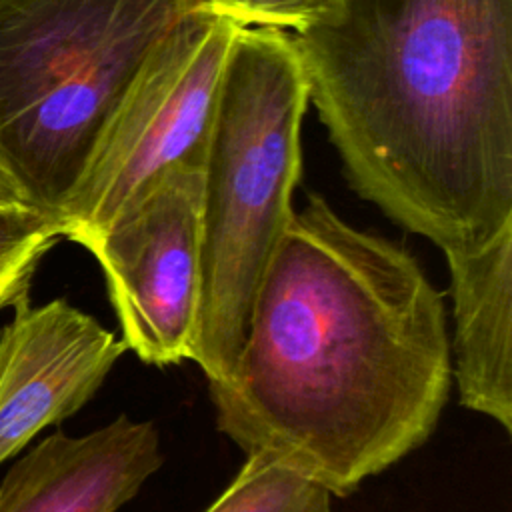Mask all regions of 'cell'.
<instances>
[{
	"label": "cell",
	"mask_w": 512,
	"mask_h": 512,
	"mask_svg": "<svg viewBox=\"0 0 512 512\" xmlns=\"http://www.w3.org/2000/svg\"><path fill=\"white\" fill-rule=\"evenodd\" d=\"M452 384L442 294L400 244L310 194L254 292L216 426L346 496L434 432Z\"/></svg>",
	"instance_id": "obj_1"
},
{
	"label": "cell",
	"mask_w": 512,
	"mask_h": 512,
	"mask_svg": "<svg viewBox=\"0 0 512 512\" xmlns=\"http://www.w3.org/2000/svg\"><path fill=\"white\" fill-rule=\"evenodd\" d=\"M292 40L358 196L442 252L512 228V0H342Z\"/></svg>",
	"instance_id": "obj_2"
},
{
	"label": "cell",
	"mask_w": 512,
	"mask_h": 512,
	"mask_svg": "<svg viewBox=\"0 0 512 512\" xmlns=\"http://www.w3.org/2000/svg\"><path fill=\"white\" fill-rule=\"evenodd\" d=\"M308 102L292 36L240 26L202 162V292L190 360L208 382L234 366L260 276L294 214Z\"/></svg>",
	"instance_id": "obj_3"
},
{
	"label": "cell",
	"mask_w": 512,
	"mask_h": 512,
	"mask_svg": "<svg viewBox=\"0 0 512 512\" xmlns=\"http://www.w3.org/2000/svg\"><path fill=\"white\" fill-rule=\"evenodd\" d=\"M202 0H0V168L56 218L142 64Z\"/></svg>",
	"instance_id": "obj_4"
},
{
	"label": "cell",
	"mask_w": 512,
	"mask_h": 512,
	"mask_svg": "<svg viewBox=\"0 0 512 512\" xmlns=\"http://www.w3.org/2000/svg\"><path fill=\"white\" fill-rule=\"evenodd\" d=\"M238 24L198 2L160 38L114 112L60 216L62 238L94 240L166 170L200 166Z\"/></svg>",
	"instance_id": "obj_5"
},
{
	"label": "cell",
	"mask_w": 512,
	"mask_h": 512,
	"mask_svg": "<svg viewBox=\"0 0 512 512\" xmlns=\"http://www.w3.org/2000/svg\"><path fill=\"white\" fill-rule=\"evenodd\" d=\"M84 248L104 272L126 350L152 366L190 360L202 292V168L166 170Z\"/></svg>",
	"instance_id": "obj_6"
},
{
	"label": "cell",
	"mask_w": 512,
	"mask_h": 512,
	"mask_svg": "<svg viewBox=\"0 0 512 512\" xmlns=\"http://www.w3.org/2000/svg\"><path fill=\"white\" fill-rule=\"evenodd\" d=\"M124 352L122 340L64 298L16 304L0 330V464L76 414Z\"/></svg>",
	"instance_id": "obj_7"
},
{
	"label": "cell",
	"mask_w": 512,
	"mask_h": 512,
	"mask_svg": "<svg viewBox=\"0 0 512 512\" xmlns=\"http://www.w3.org/2000/svg\"><path fill=\"white\" fill-rule=\"evenodd\" d=\"M162 466L152 422L120 414L82 436H46L0 482V512H118Z\"/></svg>",
	"instance_id": "obj_8"
},
{
	"label": "cell",
	"mask_w": 512,
	"mask_h": 512,
	"mask_svg": "<svg viewBox=\"0 0 512 512\" xmlns=\"http://www.w3.org/2000/svg\"><path fill=\"white\" fill-rule=\"evenodd\" d=\"M450 272L452 376L460 404L512 432V228L472 252H444Z\"/></svg>",
	"instance_id": "obj_9"
},
{
	"label": "cell",
	"mask_w": 512,
	"mask_h": 512,
	"mask_svg": "<svg viewBox=\"0 0 512 512\" xmlns=\"http://www.w3.org/2000/svg\"><path fill=\"white\" fill-rule=\"evenodd\" d=\"M330 490L270 452L246 462L204 512H332Z\"/></svg>",
	"instance_id": "obj_10"
},
{
	"label": "cell",
	"mask_w": 512,
	"mask_h": 512,
	"mask_svg": "<svg viewBox=\"0 0 512 512\" xmlns=\"http://www.w3.org/2000/svg\"><path fill=\"white\" fill-rule=\"evenodd\" d=\"M62 238L56 218L34 208L0 206V310L28 300L42 256Z\"/></svg>",
	"instance_id": "obj_11"
},
{
	"label": "cell",
	"mask_w": 512,
	"mask_h": 512,
	"mask_svg": "<svg viewBox=\"0 0 512 512\" xmlns=\"http://www.w3.org/2000/svg\"><path fill=\"white\" fill-rule=\"evenodd\" d=\"M238 26L278 28L304 32L328 22L342 0H202Z\"/></svg>",
	"instance_id": "obj_12"
},
{
	"label": "cell",
	"mask_w": 512,
	"mask_h": 512,
	"mask_svg": "<svg viewBox=\"0 0 512 512\" xmlns=\"http://www.w3.org/2000/svg\"><path fill=\"white\" fill-rule=\"evenodd\" d=\"M0 206L2 208H32L24 196L20 194V190L16 188V184L8 178V174L0 168ZM36 210V208H34ZM40 212V210H38Z\"/></svg>",
	"instance_id": "obj_13"
}]
</instances>
